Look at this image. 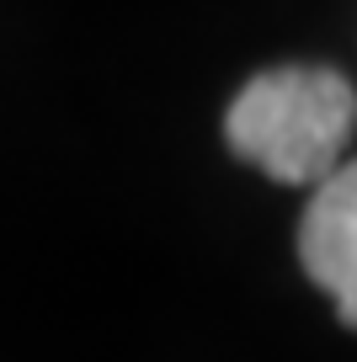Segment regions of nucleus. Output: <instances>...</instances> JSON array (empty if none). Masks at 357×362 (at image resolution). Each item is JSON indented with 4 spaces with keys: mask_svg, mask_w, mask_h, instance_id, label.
<instances>
[{
    "mask_svg": "<svg viewBox=\"0 0 357 362\" xmlns=\"http://www.w3.org/2000/svg\"><path fill=\"white\" fill-rule=\"evenodd\" d=\"M230 149L288 187H314L341 165L357 134V90L320 64H283L256 75L224 117Z\"/></svg>",
    "mask_w": 357,
    "mask_h": 362,
    "instance_id": "obj_1",
    "label": "nucleus"
},
{
    "mask_svg": "<svg viewBox=\"0 0 357 362\" xmlns=\"http://www.w3.org/2000/svg\"><path fill=\"white\" fill-rule=\"evenodd\" d=\"M299 261L310 283L331 293L341 325L357 330V160H341L325 181H314L299 224Z\"/></svg>",
    "mask_w": 357,
    "mask_h": 362,
    "instance_id": "obj_2",
    "label": "nucleus"
}]
</instances>
